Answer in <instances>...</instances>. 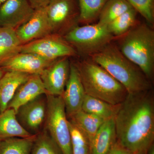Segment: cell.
<instances>
[{"label":"cell","instance_id":"cell-1","mask_svg":"<svg viewBox=\"0 0 154 154\" xmlns=\"http://www.w3.org/2000/svg\"><path fill=\"white\" fill-rule=\"evenodd\" d=\"M114 122L117 142L134 153L147 150L154 140V98L151 90L128 94Z\"/></svg>","mask_w":154,"mask_h":154},{"label":"cell","instance_id":"cell-2","mask_svg":"<svg viewBox=\"0 0 154 154\" xmlns=\"http://www.w3.org/2000/svg\"><path fill=\"white\" fill-rule=\"evenodd\" d=\"M90 56L91 60L105 69L120 83L128 94L151 89L150 80L143 72L125 57L118 48L111 42Z\"/></svg>","mask_w":154,"mask_h":154},{"label":"cell","instance_id":"cell-3","mask_svg":"<svg viewBox=\"0 0 154 154\" xmlns=\"http://www.w3.org/2000/svg\"><path fill=\"white\" fill-rule=\"evenodd\" d=\"M75 65L87 95L113 105L121 104L126 98L125 88L93 60H85Z\"/></svg>","mask_w":154,"mask_h":154},{"label":"cell","instance_id":"cell-4","mask_svg":"<svg viewBox=\"0 0 154 154\" xmlns=\"http://www.w3.org/2000/svg\"><path fill=\"white\" fill-rule=\"evenodd\" d=\"M120 37L119 49L149 80L154 72V31L145 24L135 25Z\"/></svg>","mask_w":154,"mask_h":154},{"label":"cell","instance_id":"cell-5","mask_svg":"<svg viewBox=\"0 0 154 154\" xmlns=\"http://www.w3.org/2000/svg\"><path fill=\"white\" fill-rule=\"evenodd\" d=\"M46 95L47 132L62 154H72L70 131L62 96Z\"/></svg>","mask_w":154,"mask_h":154},{"label":"cell","instance_id":"cell-6","mask_svg":"<svg viewBox=\"0 0 154 154\" xmlns=\"http://www.w3.org/2000/svg\"><path fill=\"white\" fill-rule=\"evenodd\" d=\"M63 38L81 53L90 56L111 43L114 38L107 25L96 23L76 26L64 35Z\"/></svg>","mask_w":154,"mask_h":154},{"label":"cell","instance_id":"cell-7","mask_svg":"<svg viewBox=\"0 0 154 154\" xmlns=\"http://www.w3.org/2000/svg\"><path fill=\"white\" fill-rule=\"evenodd\" d=\"M46 10L53 34L63 37L79 22L80 11L77 0H50Z\"/></svg>","mask_w":154,"mask_h":154},{"label":"cell","instance_id":"cell-8","mask_svg":"<svg viewBox=\"0 0 154 154\" xmlns=\"http://www.w3.org/2000/svg\"><path fill=\"white\" fill-rule=\"evenodd\" d=\"M20 52L34 54L51 61L76 54L75 50L63 36L53 33L22 45Z\"/></svg>","mask_w":154,"mask_h":154},{"label":"cell","instance_id":"cell-9","mask_svg":"<svg viewBox=\"0 0 154 154\" xmlns=\"http://www.w3.org/2000/svg\"><path fill=\"white\" fill-rule=\"evenodd\" d=\"M68 58L58 59L39 75L46 94L62 96L69 75L70 63Z\"/></svg>","mask_w":154,"mask_h":154},{"label":"cell","instance_id":"cell-10","mask_svg":"<svg viewBox=\"0 0 154 154\" xmlns=\"http://www.w3.org/2000/svg\"><path fill=\"white\" fill-rule=\"evenodd\" d=\"M34 11L28 0H7L0 7V27L16 30L31 18Z\"/></svg>","mask_w":154,"mask_h":154},{"label":"cell","instance_id":"cell-11","mask_svg":"<svg viewBox=\"0 0 154 154\" xmlns=\"http://www.w3.org/2000/svg\"><path fill=\"white\" fill-rule=\"evenodd\" d=\"M15 30L22 45L52 33L46 8L35 10L31 18Z\"/></svg>","mask_w":154,"mask_h":154},{"label":"cell","instance_id":"cell-12","mask_svg":"<svg viewBox=\"0 0 154 154\" xmlns=\"http://www.w3.org/2000/svg\"><path fill=\"white\" fill-rule=\"evenodd\" d=\"M54 61L48 60L33 53L20 52L2 63L0 68L5 72L17 71L40 75Z\"/></svg>","mask_w":154,"mask_h":154},{"label":"cell","instance_id":"cell-13","mask_svg":"<svg viewBox=\"0 0 154 154\" xmlns=\"http://www.w3.org/2000/svg\"><path fill=\"white\" fill-rule=\"evenodd\" d=\"M85 95L76 66L71 63L68 80L62 96L67 119L82 110Z\"/></svg>","mask_w":154,"mask_h":154},{"label":"cell","instance_id":"cell-14","mask_svg":"<svg viewBox=\"0 0 154 154\" xmlns=\"http://www.w3.org/2000/svg\"><path fill=\"white\" fill-rule=\"evenodd\" d=\"M42 96L22 105L16 113L19 123L27 131H37L46 117L47 103Z\"/></svg>","mask_w":154,"mask_h":154},{"label":"cell","instance_id":"cell-15","mask_svg":"<svg viewBox=\"0 0 154 154\" xmlns=\"http://www.w3.org/2000/svg\"><path fill=\"white\" fill-rule=\"evenodd\" d=\"M46 94L40 75H30L29 79L17 89L9 103L8 108L14 109L17 113L18 109L22 105Z\"/></svg>","mask_w":154,"mask_h":154},{"label":"cell","instance_id":"cell-16","mask_svg":"<svg viewBox=\"0 0 154 154\" xmlns=\"http://www.w3.org/2000/svg\"><path fill=\"white\" fill-rule=\"evenodd\" d=\"M30 75L21 72H5L0 80V113L8 108V105L17 89L29 79Z\"/></svg>","mask_w":154,"mask_h":154},{"label":"cell","instance_id":"cell-17","mask_svg":"<svg viewBox=\"0 0 154 154\" xmlns=\"http://www.w3.org/2000/svg\"><path fill=\"white\" fill-rule=\"evenodd\" d=\"M116 141L114 119L106 120L100 127L91 144V154H108Z\"/></svg>","mask_w":154,"mask_h":154},{"label":"cell","instance_id":"cell-18","mask_svg":"<svg viewBox=\"0 0 154 154\" xmlns=\"http://www.w3.org/2000/svg\"><path fill=\"white\" fill-rule=\"evenodd\" d=\"M33 135L19 123L14 109L8 108L0 113V140L11 137H28Z\"/></svg>","mask_w":154,"mask_h":154},{"label":"cell","instance_id":"cell-19","mask_svg":"<svg viewBox=\"0 0 154 154\" xmlns=\"http://www.w3.org/2000/svg\"><path fill=\"white\" fill-rule=\"evenodd\" d=\"M87 137L91 144L100 127L106 120L81 110L68 119Z\"/></svg>","mask_w":154,"mask_h":154},{"label":"cell","instance_id":"cell-20","mask_svg":"<svg viewBox=\"0 0 154 154\" xmlns=\"http://www.w3.org/2000/svg\"><path fill=\"white\" fill-rule=\"evenodd\" d=\"M120 104L113 105L86 94L82 110L107 120L115 118L120 108Z\"/></svg>","mask_w":154,"mask_h":154},{"label":"cell","instance_id":"cell-21","mask_svg":"<svg viewBox=\"0 0 154 154\" xmlns=\"http://www.w3.org/2000/svg\"><path fill=\"white\" fill-rule=\"evenodd\" d=\"M22 45L15 29L0 27V65L20 53Z\"/></svg>","mask_w":154,"mask_h":154},{"label":"cell","instance_id":"cell-22","mask_svg":"<svg viewBox=\"0 0 154 154\" xmlns=\"http://www.w3.org/2000/svg\"><path fill=\"white\" fill-rule=\"evenodd\" d=\"M36 135L11 137L0 140V154H30Z\"/></svg>","mask_w":154,"mask_h":154},{"label":"cell","instance_id":"cell-23","mask_svg":"<svg viewBox=\"0 0 154 154\" xmlns=\"http://www.w3.org/2000/svg\"><path fill=\"white\" fill-rule=\"evenodd\" d=\"M138 13L132 8L110 22L107 25L110 33L114 37H120L136 25Z\"/></svg>","mask_w":154,"mask_h":154},{"label":"cell","instance_id":"cell-24","mask_svg":"<svg viewBox=\"0 0 154 154\" xmlns=\"http://www.w3.org/2000/svg\"><path fill=\"white\" fill-rule=\"evenodd\" d=\"M132 8L126 0H107L99 15L98 22L107 25L122 14Z\"/></svg>","mask_w":154,"mask_h":154},{"label":"cell","instance_id":"cell-25","mask_svg":"<svg viewBox=\"0 0 154 154\" xmlns=\"http://www.w3.org/2000/svg\"><path fill=\"white\" fill-rule=\"evenodd\" d=\"M79 8V22L91 23L98 19L107 0H77Z\"/></svg>","mask_w":154,"mask_h":154},{"label":"cell","instance_id":"cell-26","mask_svg":"<svg viewBox=\"0 0 154 154\" xmlns=\"http://www.w3.org/2000/svg\"><path fill=\"white\" fill-rule=\"evenodd\" d=\"M32 152V154H62L47 131L36 136Z\"/></svg>","mask_w":154,"mask_h":154},{"label":"cell","instance_id":"cell-27","mask_svg":"<svg viewBox=\"0 0 154 154\" xmlns=\"http://www.w3.org/2000/svg\"><path fill=\"white\" fill-rule=\"evenodd\" d=\"M72 154H91V144L85 135L68 120Z\"/></svg>","mask_w":154,"mask_h":154},{"label":"cell","instance_id":"cell-28","mask_svg":"<svg viewBox=\"0 0 154 154\" xmlns=\"http://www.w3.org/2000/svg\"><path fill=\"white\" fill-rule=\"evenodd\" d=\"M131 6L150 24L154 22V0H126Z\"/></svg>","mask_w":154,"mask_h":154},{"label":"cell","instance_id":"cell-29","mask_svg":"<svg viewBox=\"0 0 154 154\" xmlns=\"http://www.w3.org/2000/svg\"><path fill=\"white\" fill-rule=\"evenodd\" d=\"M134 152L122 146L117 141L112 146L108 154H133Z\"/></svg>","mask_w":154,"mask_h":154},{"label":"cell","instance_id":"cell-30","mask_svg":"<svg viewBox=\"0 0 154 154\" xmlns=\"http://www.w3.org/2000/svg\"><path fill=\"white\" fill-rule=\"evenodd\" d=\"M50 0H28V2L34 10L46 8Z\"/></svg>","mask_w":154,"mask_h":154},{"label":"cell","instance_id":"cell-31","mask_svg":"<svg viewBox=\"0 0 154 154\" xmlns=\"http://www.w3.org/2000/svg\"><path fill=\"white\" fill-rule=\"evenodd\" d=\"M147 154H154V146L153 144L149 147Z\"/></svg>","mask_w":154,"mask_h":154},{"label":"cell","instance_id":"cell-32","mask_svg":"<svg viewBox=\"0 0 154 154\" xmlns=\"http://www.w3.org/2000/svg\"><path fill=\"white\" fill-rule=\"evenodd\" d=\"M147 150H143L139 151L134 153L133 154H147Z\"/></svg>","mask_w":154,"mask_h":154},{"label":"cell","instance_id":"cell-33","mask_svg":"<svg viewBox=\"0 0 154 154\" xmlns=\"http://www.w3.org/2000/svg\"><path fill=\"white\" fill-rule=\"evenodd\" d=\"M5 74V72H4V71L2 69L0 68V80L2 79V77H3V75Z\"/></svg>","mask_w":154,"mask_h":154},{"label":"cell","instance_id":"cell-34","mask_svg":"<svg viewBox=\"0 0 154 154\" xmlns=\"http://www.w3.org/2000/svg\"><path fill=\"white\" fill-rule=\"evenodd\" d=\"M7 0H0V7Z\"/></svg>","mask_w":154,"mask_h":154}]
</instances>
